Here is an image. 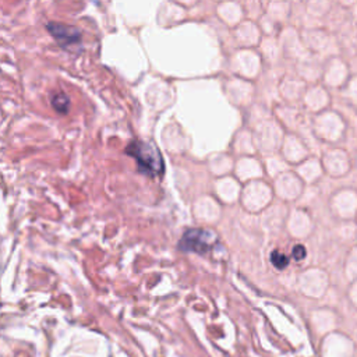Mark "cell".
I'll return each instance as SVG.
<instances>
[{
	"mask_svg": "<svg viewBox=\"0 0 357 357\" xmlns=\"http://www.w3.org/2000/svg\"><path fill=\"white\" fill-rule=\"evenodd\" d=\"M211 237H212V234L206 230L191 229L184 233V236L181 237V240L178 243V247L183 251L205 254L211 248V243H209Z\"/></svg>",
	"mask_w": 357,
	"mask_h": 357,
	"instance_id": "cell-2",
	"label": "cell"
},
{
	"mask_svg": "<svg viewBox=\"0 0 357 357\" xmlns=\"http://www.w3.org/2000/svg\"><path fill=\"white\" fill-rule=\"evenodd\" d=\"M349 297H350L351 303H353L354 305H357V279H356V280H353V282H351V284H350V289H349Z\"/></svg>",
	"mask_w": 357,
	"mask_h": 357,
	"instance_id": "cell-7",
	"label": "cell"
},
{
	"mask_svg": "<svg viewBox=\"0 0 357 357\" xmlns=\"http://www.w3.org/2000/svg\"><path fill=\"white\" fill-rule=\"evenodd\" d=\"M271 261H272V264H273L276 268H279V269H283V268L287 265V262H289L287 257L283 255V254H280V252H278V251H273V252H272Z\"/></svg>",
	"mask_w": 357,
	"mask_h": 357,
	"instance_id": "cell-6",
	"label": "cell"
},
{
	"mask_svg": "<svg viewBox=\"0 0 357 357\" xmlns=\"http://www.w3.org/2000/svg\"><path fill=\"white\" fill-rule=\"evenodd\" d=\"M46 28L56 39V42L63 47H70L81 42V32L75 26L64 25L60 22H49Z\"/></svg>",
	"mask_w": 357,
	"mask_h": 357,
	"instance_id": "cell-3",
	"label": "cell"
},
{
	"mask_svg": "<svg viewBox=\"0 0 357 357\" xmlns=\"http://www.w3.org/2000/svg\"><path fill=\"white\" fill-rule=\"evenodd\" d=\"M50 103H52V106L54 107V110L59 112V113H61V114H64V113L68 112L70 99H68V96H67L66 93H63V92H56V93H53L52 98H50Z\"/></svg>",
	"mask_w": 357,
	"mask_h": 357,
	"instance_id": "cell-4",
	"label": "cell"
},
{
	"mask_svg": "<svg viewBox=\"0 0 357 357\" xmlns=\"http://www.w3.org/2000/svg\"><path fill=\"white\" fill-rule=\"evenodd\" d=\"M346 276L349 280L357 279V247H354L346 259Z\"/></svg>",
	"mask_w": 357,
	"mask_h": 357,
	"instance_id": "cell-5",
	"label": "cell"
},
{
	"mask_svg": "<svg viewBox=\"0 0 357 357\" xmlns=\"http://www.w3.org/2000/svg\"><path fill=\"white\" fill-rule=\"evenodd\" d=\"M304 254H305V251H304V247H303V245H296V247L293 248V257H294L296 259L304 258Z\"/></svg>",
	"mask_w": 357,
	"mask_h": 357,
	"instance_id": "cell-8",
	"label": "cell"
},
{
	"mask_svg": "<svg viewBox=\"0 0 357 357\" xmlns=\"http://www.w3.org/2000/svg\"><path fill=\"white\" fill-rule=\"evenodd\" d=\"M126 153L135 159L138 170L146 176H159L165 170L162 155L158 146L148 141H132L127 145Z\"/></svg>",
	"mask_w": 357,
	"mask_h": 357,
	"instance_id": "cell-1",
	"label": "cell"
}]
</instances>
